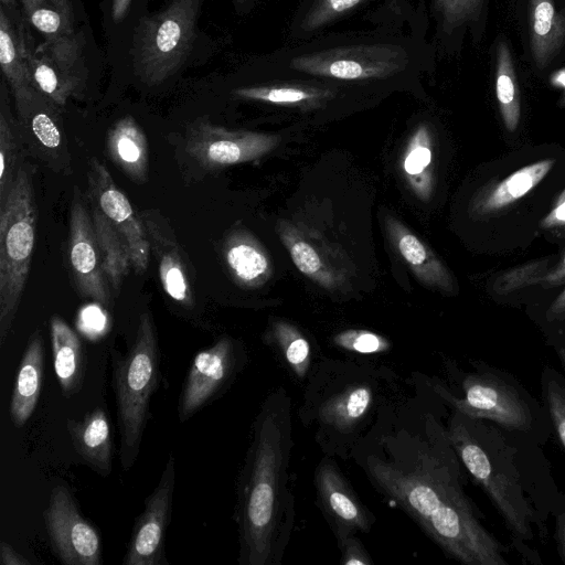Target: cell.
I'll use <instances>...</instances> for the list:
<instances>
[{
	"mask_svg": "<svg viewBox=\"0 0 565 565\" xmlns=\"http://www.w3.org/2000/svg\"><path fill=\"white\" fill-rule=\"evenodd\" d=\"M358 446L352 460L372 487L463 565H505V548L482 525L465 491L463 466L438 414L436 393L414 380Z\"/></svg>",
	"mask_w": 565,
	"mask_h": 565,
	"instance_id": "1",
	"label": "cell"
},
{
	"mask_svg": "<svg viewBox=\"0 0 565 565\" xmlns=\"http://www.w3.org/2000/svg\"><path fill=\"white\" fill-rule=\"evenodd\" d=\"M291 397L279 386L263 401L239 475L236 522L242 565H279L296 521L290 484Z\"/></svg>",
	"mask_w": 565,
	"mask_h": 565,
	"instance_id": "2",
	"label": "cell"
},
{
	"mask_svg": "<svg viewBox=\"0 0 565 565\" xmlns=\"http://www.w3.org/2000/svg\"><path fill=\"white\" fill-rule=\"evenodd\" d=\"M425 36L376 26L367 31L324 32L286 44L254 62L250 70L361 88L375 94L420 89L433 66Z\"/></svg>",
	"mask_w": 565,
	"mask_h": 565,
	"instance_id": "3",
	"label": "cell"
},
{
	"mask_svg": "<svg viewBox=\"0 0 565 565\" xmlns=\"http://www.w3.org/2000/svg\"><path fill=\"white\" fill-rule=\"evenodd\" d=\"M397 383L386 366L320 358L306 381L298 417L323 455L349 460L404 397Z\"/></svg>",
	"mask_w": 565,
	"mask_h": 565,
	"instance_id": "4",
	"label": "cell"
},
{
	"mask_svg": "<svg viewBox=\"0 0 565 565\" xmlns=\"http://www.w3.org/2000/svg\"><path fill=\"white\" fill-rule=\"evenodd\" d=\"M451 409L447 434L463 468L483 488L514 535L531 540L532 511L512 461L490 443L491 431L480 418Z\"/></svg>",
	"mask_w": 565,
	"mask_h": 565,
	"instance_id": "5",
	"label": "cell"
},
{
	"mask_svg": "<svg viewBox=\"0 0 565 565\" xmlns=\"http://www.w3.org/2000/svg\"><path fill=\"white\" fill-rule=\"evenodd\" d=\"M38 207L34 167L25 162L0 201V344L11 330L35 246Z\"/></svg>",
	"mask_w": 565,
	"mask_h": 565,
	"instance_id": "6",
	"label": "cell"
},
{
	"mask_svg": "<svg viewBox=\"0 0 565 565\" xmlns=\"http://www.w3.org/2000/svg\"><path fill=\"white\" fill-rule=\"evenodd\" d=\"M160 382V349L152 316H140L136 338L124 358L113 361V385L120 430L124 470L135 463L149 417V405Z\"/></svg>",
	"mask_w": 565,
	"mask_h": 565,
	"instance_id": "7",
	"label": "cell"
},
{
	"mask_svg": "<svg viewBox=\"0 0 565 565\" xmlns=\"http://www.w3.org/2000/svg\"><path fill=\"white\" fill-rule=\"evenodd\" d=\"M202 2L172 0L142 21L134 45V65L141 81L158 85L180 68L191 50Z\"/></svg>",
	"mask_w": 565,
	"mask_h": 565,
	"instance_id": "8",
	"label": "cell"
},
{
	"mask_svg": "<svg viewBox=\"0 0 565 565\" xmlns=\"http://www.w3.org/2000/svg\"><path fill=\"white\" fill-rule=\"evenodd\" d=\"M253 81L238 85L231 95L239 100L298 110L324 111L362 96L377 95L361 88L313 78L248 71Z\"/></svg>",
	"mask_w": 565,
	"mask_h": 565,
	"instance_id": "9",
	"label": "cell"
},
{
	"mask_svg": "<svg viewBox=\"0 0 565 565\" xmlns=\"http://www.w3.org/2000/svg\"><path fill=\"white\" fill-rule=\"evenodd\" d=\"M428 386L451 408L473 418L489 419L512 430H527L532 415L525 399L508 381L491 371L465 376L461 395L438 380L425 379Z\"/></svg>",
	"mask_w": 565,
	"mask_h": 565,
	"instance_id": "10",
	"label": "cell"
},
{
	"mask_svg": "<svg viewBox=\"0 0 565 565\" xmlns=\"http://www.w3.org/2000/svg\"><path fill=\"white\" fill-rule=\"evenodd\" d=\"M14 95L17 119L29 156L55 173L73 172L61 106L33 86Z\"/></svg>",
	"mask_w": 565,
	"mask_h": 565,
	"instance_id": "11",
	"label": "cell"
},
{
	"mask_svg": "<svg viewBox=\"0 0 565 565\" xmlns=\"http://www.w3.org/2000/svg\"><path fill=\"white\" fill-rule=\"evenodd\" d=\"M44 524L54 556L64 565H99L98 531L81 513L70 490L56 486L43 511Z\"/></svg>",
	"mask_w": 565,
	"mask_h": 565,
	"instance_id": "12",
	"label": "cell"
},
{
	"mask_svg": "<svg viewBox=\"0 0 565 565\" xmlns=\"http://www.w3.org/2000/svg\"><path fill=\"white\" fill-rule=\"evenodd\" d=\"M280 141L276 135L232 130L209 121L190 126L186 152L204 169H221L256 160L274 150Z\"/></svg>",
	"mask_w": 565,
	"mask_h": 565,
	"instance_id": "13",
	"label": "cell"
},
{
	"mask_svg": "<svg viewBox=\"0 0 565 565\" xmlns=\"http://www.w3.org/2000/svg\"><path fill=\"white\" fill-rule=\"evenodd\" d=\"M313 483L317 505L335 541L371 531L376 518L360 500L335 458L323 455L315 469Z\"/></svg>",
	"mask_w": 565,
	"mask_h": 565,
	"instance_id": "14",
	"label": "cell"
},
{
	"mask_svg": "<svg viewBox=\"0 0 565 565\" xmlns=\"http://www.w3.org/2000/svg\"><path fill=\"white\" fill-rule=\"evenodd\" d=\"M232 338L222 337L193 358L184 379L179 404V420L185 422L217 396L243 365Z\"/></svg>",
	"mask_w": 565,
	"mask_h": 565,
	"instance_id": "15",
	"label": "cell"
},
{
	"mask_svg": "<svg viewBox=\"0 0 565 565\" xmlns=\"http://www.w3.org/2000/svg\"><path fill=\"white\" fill-rule=\"evenodd\" d=\"M90 198L125 239L131 257L132 269L142 275L149 265L150 243L142 221L126 194L117 186L107 167L97 158L88 162Z\"/></svg>",
	"mask_w": 565,
	"mask_h": 565,
	"instance_id": "16",
	"label": "cell"
},
{
	"mask_svg": "<svg viewBox=\"0 0 565 565\" xmlns=\"http://www.w3.org/2000/svg\"><path fill=\"white\" fill-rule=\"evenodd\" d=\"M175 483L174 458L169 457L159 483L147 497L145 509L136 520L124 565H164V539L171 519Z\"/></svg>",
	"mask_w": 565,
	"mask_h": 565,
	"instance_id": "17",
	"label": "cell"
},
{
	"mask_svg": "<svg viewBox=\"0 0 565 565\" xmlns=\"http://www.w3.org/2000/svg\"><path fill=\"white\" fill-rule=\"evenodd\" d=\"M67 253L78 294L102 306L109 305L111 290L103 270L92 215L76 192L70 212Z\"/></svg>",
	"mask_w": 565,
	"mask_h": 565,
	"instance_id": "18",
	"label": "cell"
},
{
	"mask_svg": "<svg viewBox=\"0 0 565 565\" xmlns=\"http://www.w3.org/2000/svg\"><path fill=\"white\" fill-rule=\"evenodd\" d=\"M409 9L408 0H300L287 29V44H295L320 35L362 9Z\"/></svg>",
	"mask_w": 565,
	"mask_h": 565,
	"instance_id": "19",
	"label": "cell"
},
{
	"mask_svg": "<svg viewBox=\"0 0 565 565\" xmlns=\"http://www.w3.org/2000/svg\"><path fill=\"white\" fill-rule=\"evenodd\" d=\"M145 223L150 249L157 263L159 278L164 292L182 306L193 305V296L180 247L173 233L151 211H143L141 214Z\"/></svg>",
	"mask_w": 565,
	"mask_h": 565,
	"instance_id": "20",
	"label": "cell"
},
{
	"mask_svg": "<svg viewBox=\"0 0 565 565\" xmlns=\"http://www.w3.org/2000/svg\"><path fill=\"white\" fill-rule=\"evenodd\" d=\"M387 235L392 245L424 285L445 291L454 289L452 277L435 253L398 220L387 216Z\"/></svg>",
	"mask_w": 565,
	"mask_h": 565,
	"instance_id": "21",
	"label": "cell"
},
{
	"mask_svg": "<svg viewBox=\"0 0 565 565\" xmlns=\"http://www.w3.org/2000/svg\"><path fill=\"white\" fill-rule=\"evenodd\" d=\"M223 256L232 278L243 288H258L271 277L267 250L245 230L236 228L226 236Z\"/></svg>",
	"mask_w": 565,
	"mask_h": 565,
	"instance_id": "22",
	"label": "cell"
},
{
	"mask_svg": "<svg viewBox=\"0 0 565 565\" xmlns=\"http://www.w3.org/2000/svg\"><path fill=\"white\" fill-rule=\"evenodd\" d=\"M45 367L42 337L35 331L29 339L18 366L9 414L14 427H22L32 416L40 397Z\"/></svg>",
	"mask_w": 565,
	"mask_h": 565,
	"instance_id": "23",
	"label": "cell"
},
{
	"mask_svg": "<svg viewBox=\"0 0 565 565\" xmlns=\"http://www.w3.org/2000/svg\"><path fill=\"white\" fill-rule=\"evenodd\" d=\"M66 428L82 461L99 475L108 476L111 471L113 443L105 411L96 407L81 420L67 418Z\"/></svg>",
	"mask_w": 565,
	"mask_h": 565,
	"instance_id": "24",
	"label": "cell"
},
{
	"mask_svg": "<svg viewBox=\"0 0 565 565\" xmlns=\"http://www.w3.org/2000/svg\"><path fill=\"white\" fill-rule=\"evenodd\" d=\"M106 150L110 160L136 183L148 179L149 151L146 135L136 119L125 116L108 130Z\"/></svg>",
	"mask_w": 565,
	"mask_h": 565,
	"instance_id": "25",
	"label": "cell"
},
{
	"mask_svg": "<svg viewBox=\"0 0 565 565\" xmlns=\"http://www.w3.org/2000/svg\"><path fill=\"white\" fill-rule=\"evenodd\" d=\"M50 337L54 372L65 397L76 394L83 386L85 361L81 339L58 316L50 319Z\"/></svg>",
	"mask_w": 565,
	"mask_h": 565,
	"instance_id": "26",
	"label": "cell"
},
{
	"mask_svg": "<svg viewBox=\"0 0 565 565\" xmlns=\"http://www.w3.org/2000/svg\"><path fill=\"white\" fill-rule=\"evenodd\" d=\"M529 24L532 56L542 70L565 41V15L556 11L553 0H530Z\"/></svg>",
	"mask_w": 565,
	"mask_h": 565,
	"instance_id": "27",
	"label": "cell"
},
{
	"mask_svg": "<svg viewBox=\"0 0 565 565\" xmlns=\"http://www.w3.org/2000/svg\"><path fill=\"white\" fill-rule=\"evenodd\" d=\"M92 221L105 277L111 292L118 294L132 267L129 248L120 233L96 206Z\"/></svg>",
	"mask_w": 565,
	"mask_h": 565,
	"instance_id": "28",
	"label": "cell"
},
{
	"mask_svg": "<svg viewBox=\"0 0 565 565\" xmlns=\"http://www.w3.org/2000/svg\"><path fill=\"white\" fill-rule=\"evenodd\" d=\"M6 84H1L0 107V201L9 193L25 158L29 156L22 138L18 119L13 116L8 102Z\"/></svg>",
	"mask_w": 565,
	"mask_h": 565,
	"instance_id": "29",
	"label": "cell"
},
{
	"mask_svg": "<svg viewBox=\"0 0 565 565\" xmlns=\"http://www.w3.org/2000/svg\"><path fill=\"white\" fill-rule=\"evenodd\" d=\"M267 343L276 349L279 360L298 381H307L316 363L312 347L305 334L286 320H275Z\"/></svg>",
	"mask_w": 565,
	"mask_h": 565,
	"instance_id": "30",
	"label": "cell"
},
{
	"mask_svg": "<svg viewBox=\"0 0 565 565\" xmlns=\"http://www.w3.org/2000/svg\"><path fill=\"white\" fill-rule=\"evenodd\" d=\"M553 164L554 160L546 159L515 171L486 191L475 204V210L491 213L512 204L536 186Z\"/></svg>",
	"mask_w": 565,
	"mask_h": 565,
	"instance_id": "31",
	"label": "cell"
},
{
	"mask_svg": "<svg viewBox=\"0 0 565 565\" xmlns=\"http://www.w3.org/2000/svg\"><path fill=\"white\" fill-rule=\"evenodd\" d=\"M26 38L8 12L0 9V65L12 93L31 86L25 60Z\"/></svg>",
	"mask_w": 565,
	"mask_h": 565,
	"instance_id": "32",
	"label": "cell"
},
{
	"mask_svg": "<svg viewBox=\"0 0 565 565\" xmlns=\"http://www.w3.org/2000/svg\"><path fill=\"white\" fill-rule=\"evenodd\" d=\"M433 145L426 124H420L411 136L403 158V170L413 192L427 201L433 192Z\"/></svg>",
	"mask_w": 565,
	"mask_h": 565,
	"instance_id": "33",
	"label": "cell"
},
{
	"mask_svg": "<svg viewBox=\"0 0 565 565\" xmlns=\"http://www.w3.org/2000/svg\"><path fill=\"white\" fill-rule=\"evenodd\" d=\"M279 236L300 273L324 288L337 285L338 278L322 249L287 225L279 230Z\"/></svg>",
	"mask_w": 565,
	"mask_h": 565,
	"instance_id": "34",
	"label": "cell"
},
{
	"mask_svg": "<svg viewBox=\"0 0 565 565\" xmlns=\"http://www.w3.org/2000/svg\"><path fill=\"white\" fill-rule=\"evenodd\" d=\"M25 60L31 86L61 107L66 104L70 97L78 94L82 89L83 86L61 72L45 50L34 52L26 45Z\"/></svg>",
	"mask_w": 565,
	"mask_h": 565,
	"instance_id": "35",
	"label": "cell"
},
{
	"mask_svg": "<svg viewBox=\"0 0 565 565\" xmlns=\"http://www.w3.org/2000/svg\"><path fill=\"white\" fill-rule=\"evenodd\" d=\"M497 53V98L505 127L514 131L519 124L521 106L513 61L505 42H500Z\"/></svg>",
	"mask_w": 565,
	"mask_h": 565,
	"instance_id": "36",
	"label": "cell"
},
{
	"mask_svg": "<svg viewBox=\"0 0 565 565\" xmlns=\"http://www.w3.org/2000/svg\"><path fill=\"white\" fill-rule=\"evenodd\" d=\"M483 0H431L437 35L446 40L456 31L477 20Z\"/></svg>",
	"mask_w": 565,
	"mask_h": 565,
	"instance_id": "37",
	"label": "cell"
},
{
	"mask_svg": "<svg viewBox=\"0 0 565 565\" xmlns=\"http://www.w3.org/2000/svg\"><path fill=\"white\" fill-rule=\"evenodd\" d=\"M28 22L47 40L73 33V15L46 0H21Z\"/></svg>",
	"mask_w": 565,
	"mask_h": 565,
	"instance_id": "38",
	"label": "cell"
},
{
	"mask_svg": "<svg viewBox=\"0 0 565 565\" xmlns=\"http://www.w3.org/2000/svg\"><path fill=\"white\" fill-rule=\"evenodd\" d=\"M44 50L62 73L83 86L81 43L74 33L46 40Z\"/></svg>",
	"mask_w": 565,
	"mask_h": 565,
	"instance_id": "39",
	"label": "cell"
},
{
	"mask_svg": "<svg viewBox=\"0 0 565 565\" xmlns=\"http://www.w3.org/2000/svg\"><path fill=\"white\" fill-rule=\"evenodd\" d=\"M333 342L350 352L374 354L391 348L388 340L369 330L350 329L334 335Z\"/></svg>",
	"mask_w": 565,
	"mask_h": 565,
	"instance_id": "40",
	"label": "cell"
},
{
	"mask_svg": "<svg viewBox=\"0 0 565 565\" xmlns=\"http://www.w3.org/2000/svg\"><path fill=\"white\" fill-rule=\"evenodd\" d=\"M544 395L557 436L565 449V383L561 375L545 372Z\"/></svg>",
	"mask_w": 565,
	"mask_h": 565,
	"instance_id": "41",
	"label": "cell"
},
{
	"mask_svg": "<svg viewBox=\"0 0 565 565\" xmlns=\"http://www.w3.org/2000/svg\"><path fill=\"white\" fill-rule=\"evenodd\" d=\"M344 565H372L373 561L358 534H349L337 541Z\"/></svg>",
	"mask_w": 565,
	"mask_h": 565,
	"instance_id": "42",
	"label": "cell"
},
{
	"mask_svg": "<svg viewBox=\"0 0 565 565\" xmlns=\"http://www.w3.org/2000/svg\"><path fill=\"white\" fill-rule=\"evenodd\" d=\"M0 564L1 565H31V562L18 553L9 543H0Z\"/></svg>",
	"mask_w": 565,
	"mask_h": 565,
	"instance_id": "43",
	"label": "cell"
},
{
	"mask_svg": "<svg viewBox=\"0 0 565 565\" xmlns=\"http://www.w3.org/2000/svg\"><path fill=\"white\" fill-rule=\"evenodd\" d=\"M132 0H111V18L115 22L125 18Z\"/></svg>",
	"mask_w": 565,
	"mask_h": 565,
	"instance_id": "44",
	"label": "cell"
},
{
	"mask_svg": "<svg viewBox=\"0 0 565 565\" xmlns=\"http://www.w3.org/2000/svg\"><path fill=\"white\" fill-rule=\"evenodd\" d=\"M557 541L565 562V511L557 518Z\"/></svg>",
	"mask_w": 565,
	"mask_h": 565,
	"instance_id": "45",
	"label": "cell"
},
{
	"mask_svg": "<svg viewBox=\"0 0 565 565\" xmlns=\"http://www.w3.org/2000/svg\"><path fill=\"white\" fill-rule=\"evenodd\" d=\"M548 316L552 318L565 316V291L553 303L552 308L548 311Z\"/></svg>",
	"mask_w": 565,
	"mask_h": 565,
	"instance_id": "46",
	"label": "cell"
},
{
	"mask_svg": "<svg viewBox=\"0 0 565 565\" xmlns=\"http://www.w3.org/2000/svg\"><path fill=\"white\" fill-rule=\"evenodd\" d=\"M260 0H233L236 10L241 13L249 12Z\"/></svg>",
	"mask_w": 565,
	"mask_h": 565,
	"instance_id": "47",
	"label": "cell"
},
{
	"mask_svg": "<svg viewBox=\"0 0 565 565\" xmlns=\"http://www.w3.org/2000/svg\"><path fill=\"white\" fill-rule=\"evenodd\" d=\"M551 223L562 222L565 223V200L554 210L547 218Z\"/></svg>",
	"mask_w": 565,
	"mask_h": 565,
	"instance_id": "48",
	"label": "cell"
},
{
	"mask_svg": "<svg viewBox=\"0 0 565 565\" xmlns=\"http://www.w3.org/2000/svg\"><path fill=\"white\" fill-rule=\"evenodd\" d=\"M46 1L51 2L52 4H54L62 11L73 15L71 0H46Z\"/></svg>",
	"mask_w": 565,
	"mask_h": 565,
	"instance_id": "49",
	"label": "cell"
},
{
	"mask_svg": "<svg viewBox=\"0 0 565 565\" xmlns=\"http://www.w3.org/2000/svg\"><path fill=\"white\" fill-rule=\"evenodd\" d=\"M1 7L6 9V11L11 14L15 10L17 0H0Z\"/></svg>",
	"mask_w": 565,
	"mask_h": 565,
	"instance_id": "50",
	"label": "cell"
},
{
	"mask_svg": "<svg viewBox=\"0 0 565 565\" xmlns=\"http://www.w3.org/2000/svg\"><path fill=\"white\" fill-rule=\"evenodd\" d=\"M558 354H559L563 365L565 366V349H559Z\"/></svg>",
	"mask_w": 565,
	"mask_h": 565,
	"instance_id": "51",
	"label": "cell"
},
{
	"mask_svg": "<svg viewBox=\"0 0 565 565\" xmlns=\"http://www.w3.org/2000/svg\"><path fill=\"white\" fill-rule=\"evenodd\" d=\"M563 265H564V270H565V257H564V262H563Z\"/></svg>",
	"mask_w": 565,
	"mask_h": 565,
	"instance_id": "52",
	"label": "cell"
}]
</instances>
